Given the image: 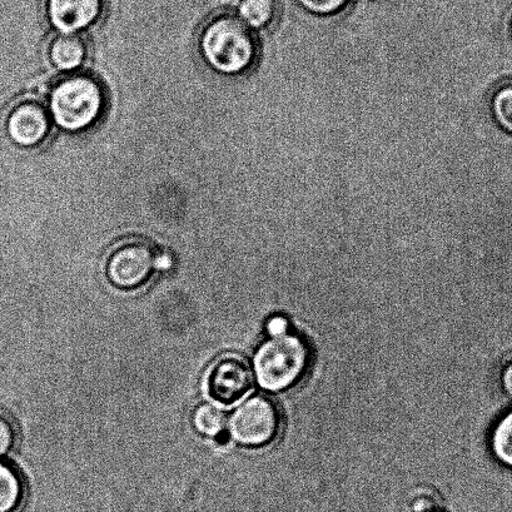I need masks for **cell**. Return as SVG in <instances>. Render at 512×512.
Instances as JSON below:
<instances>
[{
  "label": "cell",
  "instance_id": "7c38bea8",
  "mask_svg": "<svg viewBox=\"0 0 512 512\" xmlns=\"http://www.w3.org/2000/svg\"><path fill=\"white\" fill-rule=\"evenodd\" d=\"M491 449L501 464L512 469V410L501 417L492 431Z\"/></svg>",
  "mask_w": 512,
  "mask_h": 512
},
{
  "label": "cell",
  "instance_id": "52a82bcc",
  "mask_svg": "<svg viewBox=\"0 0 512 512\" xmlns=\"http://www.w3.org/2000/svg\"><path fill=\"white\" fill-rule=\"evenodd\" d=\"M206 387L213 401L225 406L235 405L250 394L253 372L242 357L222 356L208 371Z\"/></svg>",
  "mask_w": 512,
  "mask_h": 512
},
{
  "label": "cell",
  "instance_id": "4fadbf2b",
  "mask_svg": "<svg viewBox=\"0 0 512 512\" xmlns=\"http://www.w3.org/2000/svg\"><path fill=\"white\" fill-rule=\"evenodd\" d=\"M226 415L211 404L198 407L193 415V426L200 434L210 437H217L225 432Z\"/></svg>",
  "mask_w": 512,
  "mask_h": 512
},
{
  "label": "cell",
  "instance_id": "d6986e66",
  "mask_svg": "<svg viewBox=\"0 0 512 512\" xmlns=\"http://www.w3.org/2000/svg\"><path fill=\"white\" fill-rule=\"evenodd\" d=\"M172 267V258L167 253H159L157 260V270L167 271Z\"/></svg>",
  "mask_w": 512,
  "mask_h": 512
},
{
  "label": "cell",
  "instance_id": "8992f818",
  "mask_svg": "<svg viewBox=\"0 0 512 512\" xmlns=\"http://www.w3.org/2000/svg\"><path fill=\"white\" fill-rule=\"evenodd\" d=\"M281 415L275 402L266 396H253L233 412L228 422V435L238 444L261 447L276 439Z\"/></svg>",
  "mask_w": 512,
  "mask_h": 512
},
{
  "label": "cell",
  "instance_id": "ac0fdd59",
  "mask_svg": "<svg viewBox=\"0 0 512 512\" xmlns=\"http://www.w3.org/2000/svg\"><path fill=\"white\" fill-rule=\"evenodd\" d=\"M267 331L270 336L282 335V333L288 332V321L283 316L272 317L267 323Z\"/></svg>",
  "mask_w": 512,
  "mask_h": 512
},
{
  "label": "cell",
  "instance_id": "9c48e42d",
  "mask_svg": "<svg viewBox=\"0 0 512 512\" xmlns=\"http://www.w3.org/2000/svg\"><path fill=\"white\" fill-rule=\"evenodd\" d=\"M51 66L64 73H76L87 63L89 44L82 34L56 33L47 44Z\"/></svg>",
  "mask_w": 512,
  "mask_h": 512
},
{
  "label": "cell",
  "instance_id": "7a4b0ae2",
  "mask_svg": "<svg viewBox=\"0 0 512 512\" xmlns=\"http://www.w3.org/2000/svg\"><path fill=\"white\" fill-rule=\"evenodd\" d=\"M47 104L59 128L83 133L106 116L109 98L101 79L89 73H69L53 83Z\"/></svg>",
  "mask_w": 512,
  "mask_h": 512
},
{
  "label": "cell",
  "instance_id": "5bb4252c",
  "mask_svg": "<svg viewBox=\"0 0 512 512\" xmlns=\"http://www.w3.org/2000/svg\"><path fill=\"white\" fill-rule=\"evenodd\" d=\"M490 108L495 122L512 134V81L502 83L492 94Z\"/></svg>",
  "mask_w": 512,
  "mask_h": 512
},
{
  "label": "cell",
  "instance_id": "6da1fadb",
  "mask_svg": "<svg viewBox=\"0 0 512 512\" xmlns=\"http://www.w3.org/2000/svg\"><path fill=\"white\" fill-rule=\"evenodd\" d=\"M203 61L223 76L250 72L260 56L255 33L236 14L218 13L203 24L198 39Z\"/></svg>",
  "mask_w": 512,
  "mask_h": 512
},
{
  "label": "cell",
  "instance_id": "8fae6325",
  "mask_svg": "<svg viewBox=\"0 0 512 512\" xmlns=\"http://www.w3.org/2000/svg\"><path fill=\"white\" fill-rule=\"evenodd\" d=\"M24 497V481L12 464L0 461V512H14Z\"/></svg>",
  "mask_w": 512,
  "mask_h": 512
},
{
  "label": "cell",
  "instance_id": "ffe728a7",
  "mask_svg": "<svg viewBox=\"0 0 512 512\" xmlns=\"http://www.w3.org/2000/svg\"><path fill=\"white\" fill-rule=\"evenodd\" d=\"M509 33L512 38V11H511L510 17H509Z\"/></svg>",
  "mask_w": 512,
  "mask_h": 512
},
{
  "label": "cell",
  "instance_id": "9a60e30c",
  "mask_svg": "<svg viewBox=\"0 0 512 512\" xmlns=\"http://www.w3.org/2000/svg\"><path fill=\"white\" fill-rule=\"evenodd\" d=\"M305 11L316 16H333L349 6L351 0H296Z\"/></svg>",
  "mask_w": 512,
  "mask_h": 512
},
{
  "label": "cell",
  "instance_id": "3957f363",
  "mask_svg": "<svg viewBox=\"0 0 512 512\" xmlns=\"http://www.w3.org/2000/svg\"><path fill=\"white\" fill-rule=\"evenodd\" d=\"M310 362V349L295 333L271 336L263 342L253 359L258 385L263 390L278 392L301 379Z\"/></svg>",
  "mask_w": 512,
  "mask_h": 512
},
{
  "label": "cell",
  "instance_id": "277c9868",
  "mask_svg": "<svg viewBox=\"0 0 512 512\" xmlns=\"http://www.w3.org/2000/svg\"><path fill=\"white\" fill-rule=\"evenodd\" d=\"M158 255L157 248L144 238H124L108 251L104 260V276L117 290H138L157 271Z\"/></svg>",
  "mask_w": 512,
  "mask_h": 512
},
{
  "label": "cell",
  "instance_id": "5b68a950",
  "mask_svg": "<svg viewBox=\"0 0 512 512\" xmlns=\"http://www.w3.org/2000/svg\"><path fill=\"white\" fill-rule=\"evenodd\" d=\"M53 119L48 104L36 94L16 99L4 114V131L16 146L42 147L52 133Z\"/></svg>",
  "mask_w": 512,
  "mask_h": 512
},
{
  "label": "cell",
  "instance_id": "2e32d148",
  "mask_svg": "<svg viewBox=\"0 0 512 512\" xmlns=\"http://www.w3.org/2000/svg\"><path fill=\"white\" fill-rule=\"evenodd\" d=\"M17 429L11 417L0 412V457L11 454L17 444Z\"/></svg>",
  "mask_w": 512,
  "mask_h": 512
},
{
  "label": "cell",
  "instance_id": "30bf717a",
  "mask_svg": "<svg viewBox=\"0 0 512 512\" xmlns=\"http://www.w3.org/2000/svg\"><path fill=\"white\" fill-rule=\"evenodd\" d=\"M236 11L248 28L261 31L277 21L280 6L277 0H238Z\"/></svg>",
  "mask_w": 512,
  "mask_h": 512
},
{
  "label": "cell",
  "instance_id": "ba28073f",
  "mask_svg": "<svg viewBox=\"0 0 512 512\" xmlns=\"http://www.w3.org/2000/svg\"><path fill=\"white\" fill-rule=\"evenodd\" d=\"M107 6V0H44V13L57 33L81 34L102 22Z\"/></svg>",
  "mask_w": 512,
  "mask_h": 512
},
{
  "label": "cell",
  "instance_id": "e0dca14e",
  "mask_svg": "<svg viewBox=\"0 0 512 512\" xmlns=\"http://www.w3.org/2000/svg\"><path fill=\"white\" fill-rule=\"evenodd\" d=\"M502 391L512 400V355L505 361L500 374Z\"/></svg>",
  "mask_w": 512,
  "mask_h": 512
}]
</instances>
